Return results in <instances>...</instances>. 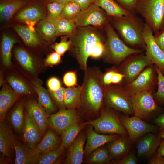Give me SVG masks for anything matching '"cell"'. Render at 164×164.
Returning <instances> with one entry per match:
<instances>
[{"instance_id": "1", "label": "cell", "mask_w": 164, "mask_h": 164, "mask_svg": "<svg viewBox=\"0 0 164 164\" xmlns=\"http://www.w3.org/2000/svg\"><path fill=\"white\" fill-rule=\"evenodd\" d=\"M102 74L96 67L87 68L84 71L78 108L88 115L96 114L102 108L104 102Z\"/></svg>"}, {"instance_id": "2", "label": "cell", "mask_w": 164, "mask_h": 164, "mask_svg": "<svg viewBox=\"0 0 164 164\" xmlns=\"http://www.w3.org/2000/svg\"><path fill=\"white\" fill-rule=\"evenodd\" d=\"M99 29L91 26H77L70 36L69 50L77 61L80 69L84 72L87 69L88 58L95 47L98 43L104 41Z\"/></svg>"}, {"instance_id": "3", "label": "cell", "mask_w": 164, "mask_h": 164, "mask_svg": "<svg viewBox=\"0 0 164 164\" xmlns=\"http://www.w3.org/2000/svg\"><path fill=\"white\" fill-rule=\"evenodd\" d=\"M110 23L125 44L145 49L146 45L143 36L145 23L140 17L134 15L111 18Z\"/></svg>"}, {"instance_id": "4", "label": "cell", "mask_w": 164, "mask_h": 164, "mask_svg": "<svg viewBox=\"0 0 164 164\" xmlns=\"http://www.w3.org/2000/svg\"><path fill=\"white\" fill-rule=\"evenodd\" d=\"M104 28L106 38L103 56L107 62L118 64L132 55L143 52V49L133 48L126 45L119 37L110 22L108 23Z\"/></svg>"}, {"instance_id": "5", "label": "cell", "mask_w": 164, "mask_h": 164, "mask_svg": "<svg viewBox=\"0 0 164 164\" xmlns=\"http://www.w3.org/2000/svg\"><path fill=\"white\" fill-rule=\"evenodd\" d=\"M135 12L144 19L154 34L164 28V0H137Z\"/></svg>"}, {"instance_id": "6", "label": "cell", "mask_w": 164, "mask_h": 164, "mask_svg": "<svg viewBox=\"0 0 164 164\" xmlns=\"http://www.w3.org/2000/svg\"><path fill=\"white\" fill-rule=\"evenodd\" d=\"M114 110L106 106L102 108L100 116L91 121L82 123L92 125L94 130L105 135H128V132L121 123L118 115Z\"/></svg>"}, {"instance_id": "7", "label": "cell", "mask_w": 164, "mask_h": 164, "mask_svg": "<svg viewBox=\"0 0 164 164\" xmlns=\"http://www.w3.org/2000/svg\"><path fill=\"white\" fill-rule=\"evenodd\" d=\"M152 91H145L129 96L134 115L147 120L159 113L160 108L153 97Z\"/></svg>"}, {"instance_id": "8", "label": "cell", "mask_w": 164, "mask_h": 164, "mask_svg": "<svg viewBox=\"0 0 164 164\" xmlns=\"http://www.w3.org/2000/svg\"><path fill=\"white\" fill-rule=\"evenodd\" d=\"M104 100L106 106L126 114H134L129 96L123 87L115 85L104 86Z\"/></svg>"}, {"instance_id": "9", "label": "cell", "mask_w": 164, "mask_h": 164, "mask_svg": "<svg viewBox=\"0 0 164 164\" xmlns=\"http://www.w3.org/2000/svg\"><path fill=\"white\" fill-rule=\"evenodd\" d=\"M111 20L103 9L94 3L86 9L80 11L73 20L77 26H93L101 29Z\"/></svg>"}, {"instance_id": "10", "label": "cell", "mask_w": 164, "mask_h": 164, "mask_svg": "<svg viewBox=\"0 0 164 164\" xmlns=\"http://www.w3.org/2000/svg\"><path fill=\"white\" fill-rule=\"evenodd\" d=\"M130 56L123 61L119 68L120 73L125 75L126 84L131 82L148 66L153 63L143 53Z\"/></svg>"}, {"instance_id": "11", "label": "cell", "mask_w": 164, "mask_h": 164, "mask_svg": "<svg viewBox=\"0 0 164 164\" xmlns=\"http://www.w3.org/2000/svg\"><path fill=\"white\" fill-rule=\"evenodd\" d=\"M120 118L132 142L137 141L147 133L156 132L159 128L156 125L146 122L135 115L131 117L121 115L120 117Z\"/></svg>"}, {"instance_id": "12", "label": "cell", "mask_w": 164, "mask_h": 164, "mask_svg": "<svg viewBox=\"0 0 164 164\" xmlns=\"http://www.w3.org/2000/svg\"><path fill=\"white\" fill-rule=\"evenodd\" d=\"M152 65L145 68L135 79L123 87L129 96L143 91H153L158 80L155 67Z\"/></svg>"}, {"instance_id": "13", "label": "cell", "mask_w": 164, "mask_h": 164, "mask_svg": "<svg viewBox=\"0 0 164 164\" xmlns=\"http://www.w3.org/2000/svg\"><path fill=\"white\" fill-rule=\"evenodd\" d=\"M143 36L146 45V55L153 64L164 73V53L156 43L152 32L145 23Z\"/></svg>"}, {"instance_id": "14", "label": "cell", "mask_w": 164, "mask_h": 164, "mask_svg": "<svg viewBox=\"0 0 164 164\" xmlns=\"http://www.w3.org/2000/svg\"><path fill=\"white\" fill-rule=\"evenodd\" d=\"M79 121L76 109H60L58 112L50 115L48 127L61 135L63 130L70 125Z\"/></svg>"}, {"instance_id": "15", "label": "cell", "mask_w": 164, "mask_h": 164, "mask_svg": "<svg viewBox=\"0 0 164 164\" xmlns=\"http://www.w3.org/2000/svg\"><path fill=\"white\" fill-rule=\"evenodd\" d=\"M15 56L19 66L23 71L34 80L36 78L40 68V64L29 52L24 49L17 47L14 48Z\"/></svg>"}, {"instance_id": "16", "label": "cell", "mask_w": 164, "mask_h": 164, "mask_svg": "<svg viewBox=\"0 0 164 164\" xmlns=\"http://www.w3.org/2000/svg\"><path fill=\"white\" fill-rule=\"evenodd\" d=\"M86 130L87 141L84 148V157H87L94 150L118 137V134L105 135L95 131L93 126L87 125Z\"/></svg>"}, {"instance_id": "17", "label": "cell", "mask_w": 164, "mask_h": 164, "mask_svg": "<svg viewBox=\"0 0 164 164\" xmlns=\"http://www.w3.org/2000/svg\"><path fill=\"white\" fill-rule=\"evenodd\" d=\"M26 112L40 128L43 136L48 127V120L50 115L36 101L27 100L25 104Z\"/></svg>"}, {"instance_id": "18", "label": "cell", "mask_w": 164, "mask_h": 164, "mask_svg": "<svg viewBox=\"0 0 164 164\" xmlns=\"http://www.w3.org/2000/svg\"><path fill=\"white\" fill-rule=\"evenodd\" d=\"M162 139L156 132L149 133L141 136L137 140L138 155L151 157L157 150Z\"/></svg>"}, {"instance_id": "19", "label": "cell", "mask_w": 164, "mask_h": 164, "mask_svg": "<svg viewBox=\"0 0 164 164\" xmlns=\"http://www.w3.org/2000/svg\"><path fill=\"white\" fill-rule=\"evenodd\" d=\"M23 131V139L26 144L31 148L35 149L43 135L39 125L26 112Z\"/></svg>"}, {"instance_id": "20", "label": "cell", "mask_w": 164, "mask_h": 164, "mask_svg": "<svg viewBox=\"0 0 164 164\" xmlns=\"http://www.w3.org/2000/svg\"><path fill=\"white\" fill-rule=\"evenodd\" d=\"M86 136L85 133H79L68 148V151L64 162L65 164H80L84 157V145Z\"/></svg>"}, {"instance_id": "21", "label": "cell", "mask_w": 164, "mask_h": 164, "mask_svg": "<svg viewBox=\"0 0 164 164\" xmlns=\"http://www.w3.org/2000/svg\"><path fill=\"white\" fill-rule=\"evenodd\" d=\"M11 128L5 120L0 121V151L5 157L12 156L16 140Z\"/></svg>"}, {"instance_id": "22", "label": "cell", "mask_w": 164, "mask_h": 164, "mask_svg": "<svg viewBox=\"0 0 164 164\" xmlns=\"http://www.w3.org/2000/svg\"><path fill=\"white\" fill-rule=\"evenodd\" d=\"M0 91V120H5L8 110L22 95L14 91L5 82Z\"/></svg>"}, {"instance_id": "23", "label": "cell", "mask_w": 164, "mask_h": 164, "mask_svg": "<svg viewBox=\"0 0 164 164\" xmlns=\"http://www.w3.org/2000/svg\"><path fill=\"white\" fill-rule=\"evenodd\" d=\"M15 157V164H36L40 155L35 149L29 147L16 140L14 146Z\"/></svg>"}, {"instance_id": "24", "label": "cell", "mask_w": 164, "mask_h": 164, "mask_svg": "<svg viewBox=\"0 0 164 164\" xmlns=\"http://www.w3.org/2000/svg\"><path fill=\"white\" fill-rule=\"evenodd\" d=\"M128 135H120L107 143L106 146L111 160L118 159L127 154L132 142Z\"/></svg>"}, {"instance_id": "25", "label": "cell", "mask_w": 164, "mask_h": 164, "mask_svg": "<svg viewBox=\"0 0 164 164\" xmlns=\"http://www.w3.org/2000/svg\"><path fill=\"white\" fill-rule=\"evenodd\" d=\"M31 85L38 95V102L47 113L49 115L55 113L57 107L53 101L48 90L43 86L40 80L37 79L31 80Z\"/></svg>"}, {"instance_id": "26", "label": "cell", "mask_w": 164, "mask_h": 164, "mask_svg": "<svg viewBox=\"0 0 164 164\" xmlns=\"http://www.w3.org/2000/svg\"><path fill=\"white\" fill-rule=\"evenodd\" d=\"M94 3L103 9L111 18L135 15L123 8L115 0H94Z\"/></svg>"}, {"instance_id": "27", "label": "cell", "mask_w": 164, "mask_h": 164, "mask_svg": "<svg viewBox=\"0 0 164 164\" xmlns=\"http://www.w3.org/2000/svg\"><path fill=\"white\" fill-rule=\"evenodd\" d=\"M57 132L50 128H48L43 138L35 149L40 155L60 147L61 142Z\"/></svg>"}, {"instance_id": "28", "label": "cell", "mask_w": 164, "mask_h": 164, "mask_svg": "<svg viewBox=\"0 0 164 164\" xmlns=\"http://www.w3.org/2000/svg\"><path fill=\"white\" fill-rule=\"evenodd\" d=\"M31 2V0H1V21L4 22L9 20L16 12Z\"/></svg>"}, {"instance_id": "29", "label": "cell", "mask_w": 164, "mask_h": 164, "mask_svg": "<svg viewBox=\"0 0 164 164\" xmlns=\"http://www.w3.org/2000/svg\"><path fill=\"white\" fill-rule=\"evenodd\" d=\"M46 17L43 8L38 4L30 5L19 12L15 17V20L20 22H39Z\"/></svg>"}, {"instance_id": "30", "label": "cell", "mask_w": 164, "mask_h": 164, "mask_svg": "<svg viewBox=\"0 0 164 164\" xmlns=\"http://www.w3.org/2000/svg\"><path fill=\"white\" fill-rule=\"evenodd\" d=\"M25 108L23 102H20L17 103L7 117L14 130L18 133H20L23 129L25 121Z\"/></svg>"}, {"instance_id": "31", "label": "cell", "mask_w": 164, "mask_h": 164, "mask_svg": "<svg viewBox=\"0 0 164 164\" xmlns=\"http://www.w3.org/2000/svg\"><path fill=\"white\" fill-rule=\"evenodd\" d=\"M46 41L52 42L57 36L55 25L50 18L47 16L39 21L35 28Z\"/></svg>"}, {"instance_id": "32", "label": "cell", "mask_w": 164, "mask_h": 164, "mask_svg": "<svg viewBox=\"0 0 164 164\" xmlns=\"http://www.w3.org/2000/svg\"><path fill=\"white\" fill-rule=\"evenodd\" d=\"M86 125L82 123L75 122L66 128L61 135V141L60 147L64 149L68 148Z\"/></svg>"}, {"instance_id": "33", "label": "cell", "mask_w": 164, "mask_h": 164, "mask_svg": "<svg viewBox=\"0 0 164 164\" xmlns=\"http://www.w3.org/2000/svg\"><path fill=\"white\" fill-rule=\"evenodd\" d=\"M16 42L15 39L10 36L6 34L3 35L1 44V57L2 64L6 67L12 66L11 51Z\"/></svg>"}, {"instance_id": "34", "label": "cell", "mask_w": 164, "mask_h": 164, "mask_svg": "<svg viewBox=\"0 0 164 164\" xmlns=\"http://www.w3.org/2000/svg\"><path fill=\"white\" fill-rule=\"evenodd\" d=\"M81 89V86L64 88V102L66 108H78L80 102Z\"/></svg>"}, {"instance_id": "35", "label": "cell", "mask_w": 164, "mask_h": 164, "mask_svg": "<svg viewBox=\"0 0 164 164\" xmlns=\"http://www.w3.org/2000/svg\"><path fill=\"white\" fill-rule=\"evenodd\" d=\"M14 29L24 43L31 47L37 46L41 44V40L36 32L31 31L28 26L16 25Z\"/></svg>"}, {"instance_id": "36", "label": "cell", "mask_w": 164, "mask_h": 164, "mask_svg": "<svg viewBox=\"0 0 164 164\" xmlns=\"http://www.w3.org/2000/svg\"><path fill=\"white\" fill-rule=\"evenodd\" d=\"M50 18L55 25L57 36L61 35H67L70 37L77 27L73 20L60 17L56 19Z\"/></svg>"}, {"instance_id": "37", "label": "cell", "mask_w": 164, "mask_h": 164, "mask_svg": "<svg viewBox=\"0 0 164 164\" xmlns=\"http://www.w3.org/2000/svg\"><path fill=\"white\" fill-rule=\"evenodd\" d=\"M87 158L86 162L89 164H107L111 160L107 147L104 145L94 150Z\"/></svg>"}, {"instance_id": "38", "label": "cell", "mask_w": 164, "mask_h": 164, "mask_svg": "<svg viewBox=\"0 0 164 164\" xmlns=\"http://www.w3.org/2000/svg\"><path fill=\"white\" fill-rule=\"evenodd\" d=\"M7 81L10 87L15 91L22 95H30L32 90L27 84L20 77L15 75L8 76Z\"/></svg>"}, {"instance_id": "39", "label": "cell", "mask_w": 164, "mask_h": 164, "mask_svg": "<svg viewBox=\"0 0 164 164\" xmlns=\"http://www.w3.org/2000/svg\"><path fill=\"white\" fill-rule=\"evenodd\" d=\"M80 11V6L77 3L70 1L65 4L60 17L73 20Z\"/></svg>"}, {"instance_id": "40", "label": "cell", "mask_w": 164, "mask_h": 164, "mask_svg": "<svg viewBox=\"0 0 164 164\" xmlns=\"http://www.w3.org/2000/svg\"><path fill=\"white\" fill-rule=\"evenodd\" d=\"M64 150L60 147L40 155L38 164H51L54 163Z\"/></svg>"}, {"instance_id": "41", "label": "cell", "mask_w": 164, "mask_h": 164, "mask_svg": "<svg viewBox=\"0 0 164 164\" xmlns=\"http://www.w3.org/2000/svg\"><path fill=\"white\" fill-rule=\"evenodd\" d=\"M157 76L158 88L155 94V99L159 103L164 104V75L159 68L154 66Z\"/></svg>"}, {"instance_id": "42", "label": "cell", "mask_w": 164, "mask_h": 164, "mask_svg": "<svg viewBox=\"0 0 164 164\" xmlns=\"http://www.w3.org/2000/svg\"><path fill=\"white\" fill-rule=\"evenodd\" d=\"M64 89L61 87L55 91L48 90L53 101L60 110L66 108L64 102Z\"/></svg>"}, {"instance_id": "43", "label": "cell", "mask_w": 164, "mask_h": 164, "mask_svg": "<svg viewBox=\"0 0 164 164\" xmlns=\"http://www.w3.org/2000/svg\"><path fill=\"white\" fill-rule=\"evenodd\" d=\"M65 5L56 2L47 3L46 5L47 16L54 19L59 17Z\"/></svg>"}, {"instance_id": "44", "label": "cell", "mask_w": 164, "mask_h": 164, "mask_svg": "<svg viewBox=\"0 0 164 164\" xmlns=\"http://www.w3.org/2000/svg\"><path fill=\"white\" fill-rule=\"evenodd\" d=\"M70 44V40H67V37L64 36L61 37L59 43H55L52 45V47L55 51L62 56L67 50H69Z\"/></svg>"}, {"instance_id": "45", "label": "cell", "mask_w": 164, "mask_h": 164, "mask_svg": "<svg viewBox=\"0 0 164 164\" xmlns=\"http://www.w3.org/2000/svg\"><path fill=\"white\" fill-rule=\"evenodd\" d=\"M61 56L55 51L51 53L45 59V65L47 66H53L58 64L61 61Z\"/></svg>"}, {"instance_id": "46", "label": "cell", "mask_w": 164, "mask_h": 164, "mask_svg": "<svg viewBox=\"0 0 164 164\" xmlns=\"http://www.w3.org/2000/svg\"><path fill=\"white\" fill-rule=\"evenodd\" d=\"M63 81L68 87H74L77 85V77L76 73L70 71L66 73L63 77Z\"/></svg>"}, {"instance_id": "47", "label": "cell", "mask_w": 164, "mask_h": 164, "mask_svg": "<svg viewBox=\"0 0 164 164\" xmlns=\"http://www.w3.org/2000/svg\"><path fill=\"white\" fill-rule=\"evenodd\" d=\"M122 7L136 15L135 8L137 0H115Z\"/></svg>"}, {"instance_id": "48", "label": "cell", "mask_w": 164, "mask_h": 164, "mask_svg": "<svg viewBox=\"0 0 164 164\" xmlns=\"http://www.w3.org/2000/svg\"><path fill=\"white\" fill-rule=\"evenodd\" d=\"M116 164H136L137 160L135 154L133 153L127 154L121 159L113 162Z\"/></svg>"}, {"instance_id": "49", "label": "cell", "mask_w": 164, "mask_h": 164, "mask_svg": "<svg viewBox=\"0 0 164 164\" xmlns=\"http://www.w3.org/2000/svg\"><path fill=\"white\" fill-rule=\"evenodd\" d=\"M105 41H101L98 43L95 47L90 57L97 58L102 56L104 51Z\"/></svg>"}, {"instance_id": "50", "label": "cell", "mask_w": 164, "mask_h": 164, "mask_svg": "<svg viewBox=\"0 0 164 164\" xmlns=\"http://www.w3.org/2000/svg\"><path fill=\"white\" fill-rule=\"evenodd\" d=\"M156 43L164 53V28L153 35Z\"/></svg>"}, {"instance_id": "51", "label": "cell", "mask_w": 164, "mask_h": 164, "mask_svg": "<svg viewBox=\"0 0 164 164\" xmlns=\"http://www.w3.org/2000/svg\"><path fill=\"white\" fill-rule=\"evenodd\" d=\"M116 71L114 68L108 70L105 73L102 74V81L104 86L110 85L111 83V79L114 73Z\"/></svg>"}, {"instance_id": "52", "label": "cell", "mask_w": 164, "mask_h": 164, "mask_svg": "<svg viewBox=\"0 0 164 164\" xmlns=\"http://www.w3.org/2000/svg\"><path fill=\"white\" fill-rule=\"evenodd\" d=\"M47 85L49 90L51 91L56 90L61 87L60 81L55 77L50 78L47 81Z\"/></svg>"}, {"instance_id": "53", "label": "cell", "mask_w": 164, "mask_h": 164, "mask_svg": "<svg viewBox=\"0 0 164 164\" xmlns=\"http://www.w3.org/2000/svg\"><path fill=\"white\" fill-rule=\"evenodd\" d=\"M148 164H164V158L157 151L155 152L151 156Z\"/></svg>"}, {"instance_id": "54", "label": "cell", "mask_w": 164, "mask_h": 164, "mask_svg": "<svg viewBox=\"0 0 164 164\" xmlns=\"http://www.w3.org/2000/svg\"><path fill=\"white\" fill-rule=\"evenodd\" d=\"M77 3L79 5L81 11L84 10L89 7L94 3V0H70Z\"/></svg>"}, {"instance_id": "55", "label": "cell", "mask_w": 164, "mask_h": 164, "mask_svg": "<svg viewBox=\"0 0 164 164\" xmlns=\"http://www.w3.org/2000/svg\"><path fill=\"white\" fill-rule=\"evenodd\" d=\"M125 77V75L117 71L113 74L111 79V83L118 84L121 83Z\"/></svg>"}, {"instance_id": "56", "label": "cell", "mask_w": 164, "mask_h": 164, "mask_svg": "<svg viewBox=\"0 0 164 164\" xmlns=\"http://www.w3.org/2000/svg\"><path fill=\"white\" fill-rule=\"evenodd\" d=\"M154 122L158 126L160 130L164 129V112L154 119Z\"/></svg>"}, {"instance_id": "57", "label": "cell", "mask_w": 164, "mask_h": 164, "mask_svg": "<svg viewBox=\"0 0 164 164\" xmlns=\"http://www.w3.org/2000/svg\"><path fill=\"white\" fill-rule=\"evenodd\" d=\"M157 151L161 154L164 158V139H162L161 143L157 149Z\"/></svg>"}, {"instance_id": "58", "label": "cell", "mask_w": 164, "mask_h": 164, "mask_svg": "<svg viewBox=\"0 0 164 164\" xmlns=\"http://www.w3.org/2000/svg\"><path fill=\"white\" fill-rule=\"evenodd\" d=\"M70 0H46L47 3L52 2H56L60 4L65 5Z\"/></svg>"}, {"instance_id": "59", "label": "cell", "mask_w": 164, "mask_h": 164, "mask_svg": "<svg viewBox=\"0 0 164 164\" xmlns=\"http://www.w3.org/2000/svg\"><path fill=\"white\" fill-rule=\"evenodd\" d=\"M0 87L2 85L3 83H4V81L3 78V76L2 75V73H0Z\"/></svg>"}, {"instance_id": "60", "label": "cell", "mask_w": 164, "mask_h": 164, "mask_svg": "<svg viewBox=\"0 0 164 164\" xmlns=\"http://www.w3.org/2000/svg\"><path fill=\"white\" fill-rule=\"evenodd\" d=\"M159 133L162 138L164 139V129L161 130Z\"/></svg>"}]
</instances>
